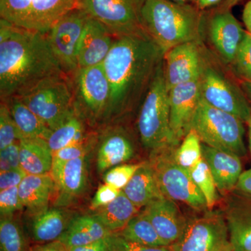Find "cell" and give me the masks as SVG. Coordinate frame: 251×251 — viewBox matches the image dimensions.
I'll return each instance as SVG.
<instances>
[{"mask_svg":"<svg viewBox=\"0 0 251 251\" xmlns=\"http://www.w3.org/2000/svg\"><path fill=\"white\" fill-rule=\"evenodd\" d=\"M122 190L113 187L110 185L104 184L98 188L91 202V209L97 210L107 205L119 196Z\"/></svg>","mask_w":251,"mask_h":251,"instance_id":"42","label":"cell"},{"mask_svg":"<svg viewBox=\"0 0 251 251\" xmlns=\"http://www.w3.org/2000/svg\"><path fill=\"white\" fill-rule=\"evenodd\" d=\"M240 85L251 104V82L241 81Z\"/></svg>","mask_w":251,"mask_h":251,"instance_id":"50","label":"cell"},{"mask_svg":"<svg viewBox=\"0 0 251 251\" xmlns=\"http://www.w3.org/2000/svg\"><path fill=\"white\" fill-rule=\"evenodd\" d=\"M69 77L74 93V108H80L94 118L105 117L110 87L103 65L78 68Z\"/></svg>","mask_w":251,"mask_h":251,"instance_id":"13","label":"cell"},{"mask_svg":"<svg viewBox=\"0 0 251 251\" xmlns=\"http://www.w3.org/2000/svg\"><path fill=\"white\" fill-rule=\"evenodd\" d=\"M202 158L214 176L218 191L224 196L233 192L242 173L240 157L202 143Z\"/></svg>","mask_w":251,"mask_h":251,"instance_id":"20","label":"cell"},{"mask_svg":"<svg viewBox=\"0 0 251 251\" xmlns=\"http://www.w3.org/2000/svg\"><path fill=\"white\" fill-rule=\"evenodd\" d=\"M233 192L237 196L251 198V168L242 172Z\"/></svg>","mask_w":251,"mask_h":251,"instance_id":"44","label":"cell"},{"mask_svg":"<svg viewBox=\"0 0 251 251\" xmlns=\"http://www.w3.org/2000/svg\"><path fill=\"white\" fill-rule=\"evenodd\" d=\"M164 54L145 31L115 38L102 64L110 87L105 117L120 116L142 103Z\"/></svg>","mask_w":251,"mask_h":251,"instance_id":"1","label":"cell"},{"mask_svg":"<svg viewBox=\"0 0 251 251\" xmlns=\"http://www.w3.org/2000/svg\"><path fill=\"white\" fill-rule=\"evenodd\" d=\"M134 146L129 137L120 130L107 132L102 138L97 156V168L104 173L129 161L134 156Z\"/></svg>","mask_w":251,"mask_h":251,"instance_id":"24","label":"cell"},{"mask_svg":"<svg viewBox=\"0 0 251 251\" xmlns=\"http://www.w3.org/2000/svg\"><path fill=\"white\" fill-rule=\"evenodd\" d=\"M88 19L84 11L75 8L54 23L46 34L56 59L68 77L78 69L77 50Z\"/></svg>","mask_w":251,"mask_h":251,"instance_id":"12","label":"cell"},{"mask_svg":"<svg viewBox=\"0 0 251 251\" xmlns=\"http://www.w3.org/2000/svg\"><path fill=\"white\" fill-rule=\"evenodd\" d=\"M30 247L22 226L13 217L0 219V251H29Z\"/></svg>","mask_w":251,"mask_h":251,"instance_id":"32","label":"cell"},{"mask_svg":"<svg viewBox=\"0 0 251 251\" xmlns=\"http://www.w3.org/2000/svg\"><path fill=\"white\" fill-rule=\"evenodd\" d=\"M175 148L151 152L150 163L156 175L163 196L186 204L194 210H208L206 200L191 178L189 171L174 159Z\"/></svg>","mask_w":251,"mask_h":251,"instance_id":"7","label":"cell"},{"mask_svg":"<svg viewBox=\"0 0 251 251\" xmlns=\"http://www.w3.org/2000/svg\"><path fill=\"white\" fill-rule=\"evenodd\" d=\"M199 81L201 99L206 103L237 117L245 123L250 120L251 104L241 85L209 62L204 53Z\"/></svg>","mask_w":251,"mask_h":251,"instance_id":"9","label":"cell"},{"mask_svg":"<svg viewBox=\"0 0 251 251\" xmlns=\"http://www.w3.org/2000/svg\"><path fill=\"white\" fill-rule=\"evenodd\" d=\"M204 32L211 45L225 64L231 65L235 58L246 31L231 13L230 10L216 8L206 14Z\"/></svg>","mask_w":251,"mask_h":251,"instance_id":"14","label":"cell"},{"mask_svg":"<svg viewBox=\"0 0 251 251\" xmlns=\"http://www.w3.org/2000/svg\"><path fill=\"white\" fill-rule=\"evenodd\" d=\"M143 212L168 247L179 239L187 222L175 201L166 197L145 206Z\"/></svg>","mask_w":251,"mask_h":251,"instance_id":"18","label":"cell"},{"mask_svg":"<svg viewBox=\"0 0 251 251\" xmlns=\"http://www.w3.org/2000/svg\"><path fill=\"white\" fill-rule=\"evenodd\" d=\"M7 104L11 116L17 126L21 139L41 138L48 140L52 130L50 129L34 112L18 97L1 100Z\"/></svg>","mask_w":251,"mask_h":251,"instance_id":"28","label":"cell"},{"mask_svg":"<svg viewBox=\"0 0 251 251\" xmlns=\"http://www.w3.org/2000/svg\"><path fill=\"white\" fill-rule=\"evenodd\" d=\"M112 234L95 216H80L72 220L59 240L70 249L100 240Z\"/></svg>","mask_w":251,"mask_h":251,"instance_id":"27","label":"cell"},{"mask_svg":"<svg viewBox=\"0 0 251 251\" xmlns=\"http://www.w3.org/2000/svg\"><path fill=\"white\" fill-rule=\"evenodd\" d=\"M18 97L51 130L58 128L75 112L72 85L66 74L41 81Z\"/></svg>","mask_w":251,"mask_h":251,"instance_id":"6","label":"cell"},{"mask_svg":"<svg viewBox=\"0 0 251 251\" xmlns=\"http://www.w3.org/2000/svg\"><path fill=\"white\" fill-rule=\"evenodd\" d=\"M21 168L19 141L0 150V173Z\"/></svg>","mask_w":251,"mask_h":251,"instance_id":"41","label":"cell"},{"mask_svg":"<svg viewBox=\"0 0 251 251\" xmlns=\"http://www.w3.org/2000/svg\"><path fill=\"white\" fill-rule=\"evenodd\" d=\"M129 242L150 247H168L143 211L133 216L125 228L118 232Z\"/></svg>","mask_w":251,"mask_h":251,"instance_id":"30","label":"cell"},{"mask_svg":"<svg viewBox=\"0 0 251 251\" xmlns=\"http://www.w3.org/2000/svg\"><path fill=\"white\" fill-rule=\"evenodd\" d=\"M240 1L241 0H225L217 8L223 10H230Z\"/></svg>","mask_w":251,"mask_h":251,"instance_id":"49","label":"cell"},{"mask_svg":"<svg viewBox=\"0 0 251 251\" xmlns=\"http://www.w3.org/2000/svg\"><path fill=\"white\" fill-rule=\"evenodd\" d=\"M248 126H249V149H250L251 154V118L249 122H247Z\"/></svg>","mask_w":251,"mask_h":251,"instance_id":"52","label":"cell"},{"mask_svg":"<svg viewBox=\"0 0 251 251\" xmlns=\"http://www.w3.org/2000/svg\"><path fill=\"white\" fill-rule=\"evenodd\" d=\"M178 4H193L195 0H169Z\"/></svg>","mask_w":251,"mask_h":251,"instance_id":"51","label":"cell"},{"mask_svg":"<svg viewBox=\"0 0 251 251\" xmlns=\"http://www.w3.org/2000/svg\"><path fill=\"white\" fill-rule=\"evenodd\" d=\"M77 0H0L1 19L18 27L46 34Z\"/></svg>","mask_w":251,"mask_h":251,"instance_id":"8","label":"cell"},{"mask_svg":"<svg viewBox=\"0 0 251 251\" xmlns=\"http://www.w3.org/2000/svg\"><path fill=\"white\" fill-rule=\"evenodd\" d=\"M54 191V180L50 173L27 175L18 186L20 200L30 217L49 209Z\"/></svg>","mask_w":251,"mask_h":251,"instance_id":"23","label":"cell"},{"mask_svg":"<svg viewBox=\"0 0 251 251\" xmlns=\"http://www.w3.org/2000/svg\"><path fill=\"white\" fill-rule=\"evenodd\" d=\"M109 251H171L169 247H150L129 242L119 233L110 236Z\"/></svg>","mask_w":251,"mask_h":251,"instance_id":"39","label":"cell"},{"mask_svg":"<svg viewBox=\"0 0 251 251\" xmlns=\"http://www.w3.org/2000/svg\"><path fill=\"white\" fill-rule=\"evenodd\" d=\"M21 168L27 175L49 174L53 163L52 151L47 141L41 138L19 140Z\"/></svg>","mask_w":251,"mask_h":251,"instance_id":"26","label":"cell"},{"mask_svg":"<svg viewBox=\"0 0 251 251\" xmlns=\"http://www.w3.org/2000/svg\"><path fill=\"white\" fill-rule=\"evenodd\" d=\"M224 213L232 251H251V198L235 194Z\"/></svg>","mask_w":251,"mask_h":251,"instance_id":"21","label":"cell"},{"mask_svg":"<svg viewBox=\"0 0 251 251\" xmlns=\"http://www.w3.org/2000/svg\"><path fill=\"white\" fill-rule=\"evenodd\" d=\"M115 40V38L100 23L89 16L77 50L78 68L103 64Z\"/></svg>","mask_w":251,"mask_h":251,"instance_id":"19","label":"cell"},{"mask_svg":"<svg viewBox=\"0 0 251 251\" xmlns=\"http://www.w3.org/2000/svg\"><path fill=\"white\" fill-rule=\"evenodd\" d=\"M29 251H69V249L59 240L44 244H36Z\"/></svg>","mask_w":251,"mask_h":251,"instance_id":"46","label":"cell"},{"mask_svg":"<svg viewBox=\"0 0 251 251\" xmlns=\"http://www.w3.org/2000/svg\"><path fill=\"white\" fill-rule=\"evenodd\" d=\"M242 120L211 106L201 99L191 122L202 143L242 158L247 153Z\"/></svg>","mask_w":251,"mask_h":251,"instance_id":"5","label":"cell"},{"mask_svg":"<svg viewBox=\"0 0 251 251\" xmlns=\"http://www.w3.org/2000/svg\"><path fill=\"white\" fill-rule=\"evenodd\" d=\"M140 105L137 128L143 146L151 152L177 148L180 143L175 139L171 127L163 60Z\"/></svg>","mask_w":251,"mask_h":251,"instance_id":"4","label":"cell"},{"mask_svg":"<svg viewBox=\"0 0 251 251\" xmlns=\"http://www.w3.org/2000/svg\"><path fill=\"white\" fill-rule=\"evenodd\" d=\"M30 218L28 229L36 244L59 240L74 219L69 211L59 207L49 208Z\"/></svg>","mask_w":251,"mask_h":251,"instance_id":"22","label":"cell"},{"mask_svg":"<svg viewBox=\"0 0 251 251\" xmlns=\"http://www.w3.org/2000/svg\"><path fill=\"white\" fill-rule=\"evenodd\" d=\"M27 175L22 168L0 173V191L19 186Z\"/></svg>","mask_w":251,"mask_h":251,"instance_id":"43","label":"cell"},{"mask_svg":"<svg viewBox=\"0 0 251 251\" xmlns=\"http://www.w3.org/2000/svg\"><path fill=\"white\" fill-rule=\"evenodd\" d=\"M50 174L54 180L56 205H69L87 187L86 156L66 162L53 161Z\"/></svg>","mask_w":251,"mask_h":251,"instance_id":"17","label":"cell"},{"mask_svg":"<svg viewBox=\"0 0 251 251\" xmlns=\"http://www.w3.org/2000/svg\"><path fill=\"white\" fill-rule=\"evenodd\" d=\"M139 209L122 190L113 201L97 209V212L94 215L112 233H118L125 228L133 216L139 213Z\"/></svg>","mask_w":251,"mask_h":251,"instance_id":"29","label":"cell"},{"mask_svg":"<svg viewBox=\"0 0 251 251\" xmlns=\"http://www.w3.org/2000/svg\"><path fill=\"white\" fill-rule=\"evenodd\" d=\"M225 0H195L193 4L198 9L204 11V10L216 6V5L221 4Z\"/></svg>","mask_w":251,"mask_h":251,"instance_id":"47","label":"cell"},{"mask_svg":"<svg viewBox=\"0 0 251 251\" xmlns=\"http://www.w3.org/2000/svg\"><path fill=\"white\" fill-rule=\"evenodd\" d=\"M140 164H120L105 172L103 176L104 184L122 190L129 182Z\"/></svg>","mask_w":251,"mask_h":251,"instance_id":"37","label":"cell"},{"mask_svg":"<svg viewBox=\"0 0 251 251\" xmlns=\"http://www.w3.org/2000/svg\"><path fill=\"white\" fill-rule=\"evenodd\" d=\"M122 191L138 209L165 197L150 162L141 163Z\"/></svg>","mask_w":251,"mask_h":251,"instance_id":"25","label":"cell"},{"mask_svg":"<svg viewBox=\"0 0 251 251\" xmlns=\"http://www.w3.org/2000/svg\"><path fill=\"white\" fill-rule=\"evenodd\" d=\"M189 173L195 184L205 198L208 209L212 210L219 200V191L212 173L203 158Z\"/></svg>","mask_w":251,"mask_h":251,"instance_id":"34","label":"cell"},{"mask_svg":"<svg viewBox=\"0 0 251 251\" xmlns=\"http://www.w3.org/2000/svg\"><path fill=\"white\" fill-rule=\"evenodd\" d=\"M168 98L172 131L180 143L191 130L201 100L199 79L175 86L168 92Z\"/></svg>","mask_w":251,"mask_h":251,"instance_id":"16","label":"cell"},{"mask_svg":"<svg viewBox=\"0 0 251 251\" xmlns=\"http://www.w3.org/2000/svg\"><path fill=\"white\" fill-rule=\"evenodd\" d=\"M65 74L46 34L0 21V96L21 97L41 81Z\"/></svg>","mask_w":251,"mask_h":251,"instance_id":"2","label":"cell"},{"mask_svg":"<svg viewBox=\"0 0 251 251\" xmlns=\"http://www.w3.org/2000/svg\"><path fill=\"white\" fill-rule=\"evenodd\" d=\"M85 125L80 115L74 112L62 125L52 130L46 140L52 153L70 145L87 140Z\"/></svg>","mask_w":251,"mask_h":251,"instance_id":"31","label":"cell"},{"mask_svg":"<svg viewBox=\"0 0 251 251\" xmlns=\"http://www.w3.org/2000/svg\"><path fill=\"white\" fill-rule=\"evenodd\" d=\"M201 42L191 41L168 50L163 57V69L168 92L175 86L201 76L203 62Z\"/></svg>","mask_w":251,"mask_h":251,"instance_id":"15","label":"cell"},{"mask_svg":"<svg viewBox=\"0 0 251 251\" xmlns=\"http://www.w3.org/2000/svg\"><path fill=\"white\" fill-rule=\"evenodd\" d=\"M142 1L77 0V8L117 38L145 31L140 20Z\"/></svg>","mask_w":251,"mask_h":251,"instance_id":"11","label":"cell"},{"mask_svg":"<svg viewBox=\"0 0 251 251\" xmlns=\"http://www.w3.org/2000/svg\"><path fill=\"white\" fill-rule=\"evenodd\" d=\"M90 146V143L87 140L82 143L61 149L52 153L53 161L66 162L85 157L87 156Z\"/></svg>","mask_w":251,"mask_h":251,"instance_id":"40","label":"cell"},{"mask_svg":"<svg viewBox=\"0 0 251 251\" xmlns=\"http://www.w3.org/2000/svg\"><path fill=\"white\" fill-rule=\"evenodd\" d=\"M140 20L144 31L166 53L180 44L202 41L206 12L193 4L143 0Z\"/></svg>","mask_w":251,"mask_h":251,"instance_id":"3","label":"cell"},{"mask_svg":"<svg viewBox=\"0 0 251 251\" xmlns=\"http://www.w3.org/2000/svg\"><path fill=\"white\" fill-rule=\"evenodd\" d=\"M234 74L241 81L251 82V34L246 31L233 62Z\"/></svg>","mask_w":251,"mask_h":251,"instance_id":"35","label":"cell"},{"mask_svg":"<svg viewBox=\"0 0 251 251\" xmlns=\"http://www.w3.org/2000/svg\"><path fill=\"white\" fill-rule=\"evenodd\" d=\"M202 158V142L195 130H190L174 151V159L179 166L191 171Z\"/></svg>","mask_w":251,"mask_h":251,"instance_id":"33","label":"cell"},{"mask_svg":"<svg viewBox=\"0 0 251 251\" xmlns=\"http://www.w3.org/2000/svg\"><path fill=\"white\" fill-rule=\"evenodd\" d=\"M169 249L171 251H232L224 213L208 209L187 219L181 237Z\"/></svg>","mask_w":251,"mask_h":251,"instance_id":"10","label":"cell"},{"mask_svg":"<svg viewBox=\"0 0 251 251\" xmlns=\"http://www.w3.org/2000/svg\"><path fill=\"white\" fill-rule=\"evenodd\" d=\"M21 139L19 131L7 104L1 101L0 106V150Z\"/></svg>","mask_w":251,"mask_h":251,"instance_id":"36","label":"cell"},{"mask_svg":"<svg viewBox=\"0 0 251 251\" xmlns=\"http://www.w3.org/2000/svg\"><path fill=\"white\" fill-rule=\"evenodd\" d=\"M243 21L247 27L248 32L251 34V0L248 1L243 11Z\"/></svg>","mask_w":251,"mask_h":251,"instance_id":"48","label":"cell"},{"mask_svg":"<svg viewBox=\"0 0 251 251\" xmlns=\"http://www.w3.org/2000/svg\"><path fill=\"white\" fill-rule=\"evenodd\" d=\"M23 209L20 200L18 186L0 192V215L1 217H13L15 213Z\"/></svg>","mask_w":251,"mask_h":251,"instance_id":"38","label":"cell"},{"mask_svg":"<svg viewBox=\"0 0 251 251\" xmlns=\"http://www.w3.org/2000/svg\"><path fill=\"white\" fill-rule=\"evenodd\" d=\"M110 236L85 245L70 248L69 251H109Z\"/></svg>","mask_w":251,"mask_h":251,"instance_id":"45","label":"cell"}]
</instances>
